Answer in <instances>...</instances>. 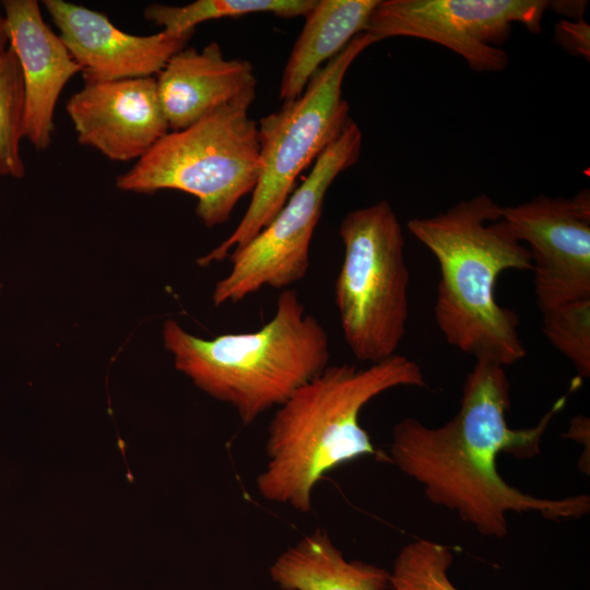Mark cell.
Wrapping results in <instances>:
<instances>
[{
  "label": "cell",
  "instance_id": "obj_1",
  "mask_svg": "<svg viewBox=\"0 0 590 590\" xmlns=\"http://www.w3.org/2000/svg\"><path fill=\"white\" fill-rule=\"evenodd\" d=\"M565 403L566 397L556 400L533 427L511 428L505 367L479 359L464 380L458 413L438 427L402 418L392 428L389 460L422 484L433 504L456 511L485 536L507 534L508 512H536L550 520L580 518L590 511L588 495L532 496L509 485L497 468L503 452L521 459L539 455L547 426Z\"/></svg>",
  "mask_w": 590,
  "mask_h": 590
},
{
  "label": "cell",
  "instance_id": "obj_2",
  "mask_svg": "<svg viewBox=\"0 0 590 590\" xmlns=\"http://www.w3.org/2000/svg\"><path fill=\"white\" fill-rule=\"evenodd\" d=\"M406 227L438 263L434 316L445 340L475 361L505 367L522 359L519 317L498 304L495 285L506 270L531 271L532 259L502 205L481 193Z\"/></svg>",
  "mask_w": 590,
  "mask_h": 590
},
{
  "label": "cell",
  "instance_id": "obj_3",
  "mask_svg": "<svg viewBox=\"0 0 590 590\" xmlns=\"http://www.w3.org/2000/svg\"><path fill=\"white\" fill-rule=\"evenodd\" d=\"M425 386L418 363L399 354L363 368L329 365L278 406L268 426L267 463L256 480L259 494L310 512L312 491L329 472L379 456L359 422L364 406L390 389Z\"/></svg>",
  "mask_w": 590,
  "mask_h": 590
},
{
  "label": "cell",
  "instance_id": "obj_4",
  "mask_svg": "<svg viewBox=\"0 0 590 590\" xmlns=\"http://www.w3.org/2000/svg\"><path fill=\"white\" fill-rule=\"evenodd\" d=\"M163 341L176 368L229 404L244 425L285 402L331 357L327 331L294 288L281 292L273 317L256 331L202 339L169 319Z\"/></svg>",
  "mask_w": 590,
  "mask_h": 590
},
{
  "label": "cell",
  "instance_id": "obj_5",
  "mask_svg": "<svg viewBox=\"0 0 590 590\" xmlns=\"http://www.w3.org/2000/svg\"><path fill=\"white\" fill-rule=\"evenodd\" d=\"M256 93L212 110L187 128L167 132L117 178L121 190H180L197 198L208 227L226 223L251 194L261 170L257 121L248 109Z\"/></svg>",
  "mask_w": 590,
  "mask_h": 590
},
{
  "label": "cell",
  "instance_id": "obj_6",
  "mask_svg": "<svg viewBox=\"0 0 590 590\" xmlns=\"http://www.w3.org/2000/svg\"><path fill=\"white\" fill-rule=\"evenodd\" d=\"M374 37L363 32L309 80L304 92L260 119L261 170L249 205L234 231L198 258L201 267L220 262L248 244L278 214L300 173L342 132L351 120L342 85L354 60Z\"/></svg>",
  "mask_w": 590,
  "mask_h": 590
},
{
  "label": "cell",
  "instance_id": "obj_7",
  "mask_svg": "<svg viewBox=\"0 0 590 590\" xmlns=\"http://www.w3.org/2000/svg\"><path fill=\"white\" fill-rule=\"evenodd\" d=\"M339 234L344 255L334 299L342 333L356 359L379 363L397 354L409 318L402 226L382 200L347 212Z\"/></svg>",
  "mask_w": 590,
  "mask_h": 590
},
{
  "label": "cell",
  "instance_id": "obj_8",
  "mask_svg": "<svg viewBox=\"0 0 590 590\" xmlns=\"http://www.w3.org/2000/svg\"><path fill=\"white\" fill-rule=\"evenodd\" d=\"M362 142V131L351 119L273 220L229 256L232 268L212 294L215 306L236 304L263 287L285 290L305 278L327 191L342 172L356 164Z\"/></svg>",
  "mask_w": 590,
  "mask_h": 590
},
{
  "label": "cell",
  "instance_id": "obj_9",
  "mask_svg": "<svg viewBox=\"0 0 590 590\" xmlns=\"http://www.w3.org/2000/svg\"><path fill=\"white\" fill-rule=\"evenodd\" d=\"M544 0H379L365 32L377 42L413 37L439 44L477 72H498L509 63L498 47L512 24L540 33Z\"/></svg>",
  "mask_w": 590,
  "mask_h": 590
},
{
  "label": "cell",
  "instance_id": "obj_10",
  "mask_svg": "<svg viewBox=\"0 0 590 590\" xmlns=\"http://www.w3.org/2000/svg\"><path fill=\"white\" fill-rule=\"evenodd\" d=\"M502 217L529 245L540 311L590 298V197L540 194L502 206Z\"/></svg>",
  "mask_w": 590,
  "mask_h": 590
},
{
  "label": "cell",
  "instance_id": "obj_11",
  "mask_svg": "<svg viewBox=\"0 0 590 590\" xmlns=\"http://www.w3.org/2000/svg\"><path fill=\"white\" fill-rule=\"evenodd\" d=\"M66 110L79 142L117 162L138 161L169 132L155 76L85 82Z\"/></svg>",
  "mask_w": 590,
  "mask_h": 590
},
{
  "label": "cell",
  "instance_id": "obj_12",
  "mask_svg": "<svg viewBox=\"0 0 590 590\" xmlns=\"http://www.w3.org/2000/svg\"><path fill=\"white\" fill-rule=\"evenodd\" d=\"M43 3L85 82L157 75L193 34L132 35L116 27L104 13L63 0Z\"/></svg>",
  "mask_w": 590,
  "mask_h": 590
},
{
  "label": "cell",
  "instance_id": "obj_13",
  "mask_svg": "<svg viewBox=\"0 0 590 590\" xmlns=\"http://www.w3.org/2000/svg\"><path fill=\"white\" fill-rule=\"evenodd\" d=\"M2 5L9 48L16 56L23 78L24 138L35 149L45 150L51 143L59 96L81 69L45 22L36 0H4Z\"/></svg>",
  "mask_w": 590,
  "mask_h": 590
},
{
  "label": "cell",
  "instance_id": "obj_14",
  "mask_svg": "<svg viewBox=\"0 0 590 590\" xmlns=\"http://www.w3.org/2000/svg\"><path fill=\"white\" fill-rule=\"evenodd\" d=\"M162 108L172 131L189 127L206 114L246 94L256 93L252 64L226 59L212 42L201 50L185 47L156 76Z\"/></svg>",
  "mask_w": 590,
  "mask_h": 590
},
{
  "label": "cell",
  "instance_id": "obj_15",
  "mask_svg": "<svg viewBox=\"0 0 590 590\" xmlns=\"http://www.w3.org/2000/svg\"><path fill=\"white\" fill-rule=\"evenodd\" d=\"M379 0H315L285 63L280 98L298 97L312 75L365 32Z\"/></svg>",
  "mask_w": 590,
  "mask_h": 590
},
{
  "label": "cell",
  "instance_id": "obj_16",
  "mask_svg": "<svg viewBox=\"0 0 590 590\" xmlns=\"http://www.w3.org/2000/svg\"><path fill=\"white\" fill-rule=\"evenodd\" d=\"M283 590H387L390 573L361 560H347L329 534L317 529L285 550L270 568Z\"/></svg>",
  "mask_w": 590,
  "mask_h": 590
},
{
  "label": "cell",
  "instance_id": "obj_17",
  "mask_svg": "<svg viewBox=\"0 0 590 590\" xmlns=\"http://www.w3.org/2000/svg\"><path fill=\"white\" fill-rule=\"evenodd\" d=\"M315 0H197L185 5L154 3L144 17L172 34L193 33L198 24L223 17L272 13L280 17L305 16Z\"/></svg>",
  "mask_w": 590,
  "mask_h": 590
},
{
  "label": "cell",
  "instance_id": "obj_18",
  "mask_svg": "<svg viewBox=\"0 0 590 590\" xmlns=\"http://www.w3.org/2000/svg\"><path fill=\"white\" fill-rule=\"evenodd\" d=\"M25 95L23 78L14 52L8 47L0 54V175L22 178L21 156L24 138Z\"/></svg>",
  "mask_w": 590,
  "mask_h": 590
},
{
  "label": "cell",
  "instance_id": "obj_19",
  "mask_svg": "<svg viewBox=\"0 0 590 590\" xmlns=\"http://www.w3.org/2000/svg\"><path fill=\"white\" fill-rule=\"evenodd\" d=\"M453 557L450 548L437 542L417 539L399 552L390 574L393 590H459L448 570Z\"/></svg>",
  "mask_w": 590,
  "mask_h": 590
},
{
  "label": "cell",
  "instance_id": "obj_20",
  "mask_svg": "<svg viewBox=\"0 0 590 590\" xmlns=\"http://www.w3.org/2000/svg\"><path fill=\"white\" fill-rule=\"evenodd\" d=\"M542 332L575 366L581 377L590 375V298L542 311Z\"/></svg>",
  "mask_w": 590,
  "mask_h": 590
},
{
  "label": "cell",
  "instance_id": "obj_21",
  "mask_svg": "<svg viewBox=\"0 0 590 590\" xmlns=\"http://www.w3.org/2000/svg\"><path fill=\"white\" fill-rule=\"evenodd\" d=\"M589 25L583 21H562L556 25L555 35L557 42L566 49L589 57Z\"/></svg>",
  "mask_w": 590,
  "mask_h": 590
},
{
  "label": "cell",
  "instance_id": "obj_22",
  "mask_svg": "<svg viewBox=\"0 0 590 590\" xmlns=\"http://www.w3.org/2000/svg\"><path fill=\"white\" fill-rule=\"evenodd\" d=\"M548 7L555 8L558 13L565 14L567 16L576 17L577 21L582 20V12L586 8V2L579 1H556L548 2Z\"/></svg>",
  "mask_w": 590,
  "mask_h": 590
},
{
  "label": "cell",
  "instance_id": "obj_23",
  "mask_svg": "<svg viewBox=\"0 0 590 590\" xmlns=\"http://www.w3.org/2000/svg\"><path fill=\"white\" fill-rule=\"evenodd\" d=\"M9 47V36L7 23L3 14L0 12V54Z\"/></svg>",
  "mask_w": 590,
  "mask_h": 590
}]
</instances>
